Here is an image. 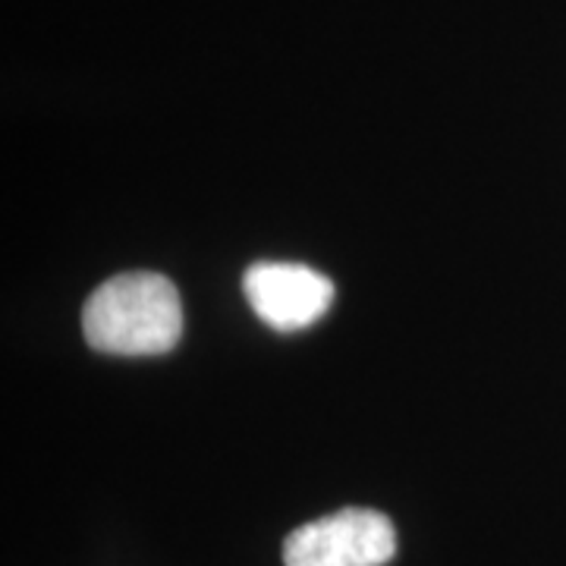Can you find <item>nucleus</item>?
<instances>
[{
	"label": "nucleus",
	"instance_id": "1",
	"mask_svg": "<svg viewBox=\"0 0 566 566\" xmlns=\"http://www.w3.org/2000/svg\"><path fill=\"white\" fill-rule=\"evenodd\" d=\"M82 334L92 349L111 356H161L180 344L182 303L170 277L126 271L85 300Z\"/></svg>",
	"mask_w": 566,
	"mask_h": 566
},
{
	"label": "nucleus",
	"instance_id": "2",
	"mask_svg": "<svg viewBox=\"0 0 566 566\" xmlns=\"http://www.w3.org/2000/svg\"><path fill=\"white\" fill-rule=\"evenodd\" d=\"M394 554L397 528L368 506H344L303 523L283 542V566H385Z\"/></svg>",
	"mask_w": 566,
	"mask_h": 566
},
{
	"label": "nucleus",
	"instance_id": "3",
	"mask_svg": "<svg viewBox=\"0 0 566 566\" xmlns=\"http://www.w3.org/2000/svg\"><path fill=\"white\" fill-rule=\"evenodd\" d=\"M243 293L268 327L293 334L315 324L334 303V283L322 271L293 262H255L243 274Z\"/></svg>",
	"mask_w": 566,
	"mask_h": 566
}]
</instances>
